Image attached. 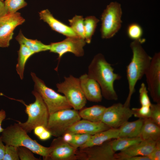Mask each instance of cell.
<instances>
[{
  "label": "cell",
  "mask_w": 160,
  "mask_h": 160,
  "mask_svg": "<svg viewBox=\"0 0 160 160\" xmlns=\"http://www.w3.org/2000/svg\"><path fill=\"white\" fill-rule=\"evenodd\" d=\"M122 11L121 4L112 2L108 5L102 13L100 32L103 39L113 37L121 28Z\"/></svg>",
  "instance_id": "cell-7"
},
{
  "label": "cell",
  "mask_w": 160,
  "mask_h": 160,
  "mask_svg": "<svg viewBox=\"0 0 160 160\" xmlns=\"http://www.w3.org/2000/svg\"><path fill=\"white\" fill-rule=\"evenodd\" d=\"M84 20L82 16L75 15L68 21L74 32L78 36L84 39Z\"/></svg>",
  "instance_id": "cell-27"
},
{
  "label": "cell",
  "mask_w": 160,
  "mask_h": 160,
  "mask_svg": "<svg viewBox=\"0 0 160 160\" xmlns=\"http://www.w3.org/2000/svg\"><path fill=\"white\" fill-rule=\"evenodd\" d=\"M156 141L143 140L118 153H115L116 160H125L127 158L138 156H148L152 151Z\"/></svg>",
  "instance_id": "cell-15"
},
{
  "label": "cell",
  "mask_w": 160,
  "mask_h": 160,
  "mask_svg": "<svg viewBox=\"0 0 160 160\" xmlns=\"http://www.w3.org/2000/svg\"><path fill=\"white\" fill-rule=\"evenodd\" d=\"M119 136V128H111L92 135L87 142L79 148L100 145L108 140L117 138Z\"/></svg>",
  "instance_id": "cell-19"
},
{
  "label": "cell",
  "mask_w": 160,
  "mask_h": 160,
  "mask_svg": "<svg viewBox=\"0 0 160 160\" xmlns=\"http://www.w3.org/2000/svg\"><path fill=\"white\" fill-rule=\"evenodd\" d=\"M20 44H22L27 47L35 54L41 52L49 50L50 45L45 44L37 39L33 40L25 37L21 30L15 38Z\"/></svg>",
  "instance_id": "cell-22"
},
{
  "label": "cell",
  "mask_w": 160,
  "mask_h": 160,
  "mask_svg": "<svg viewBox=\"0 0 160 160\" xmlns=\"http://www.w3.org/2000/svg\"><path fill=\"white\" fill-rule=\"evenodd\" d=\"M63 140L65 142L69 143L72 140L73 134L66 132L64 133L62 136Z\"/></svg>",
  "instance_id": "cell-39"
},
{
  "label": "cell",
  "mask_w": 160,
  "mask_h": 160,
  "mask_svg": "<svg viewBox=\"0 0 160 160\" xmlns=\"http://www.w3.org/2000/svg\"><path fill=\"white\" fill-rule=\"evenodd\" d=\"M99 20L94 16L87 17L84 20V39L86 42L90 44Z\"/></svg>",
  "instance_id": "cell-26"
},
{
  "label": "cell",
  "mask_w": 160,
  "mask_h": 160,
  "mask_svg": "<svg viewBox=\"0 0 160 160\" xmlns=\"http://www.w3.org/2000/svg\"><path fill=\"white\" fill-rule=\"evenodd\" d=\"M5 145L3 144L1 136H0V160H2L4 157Z\"/></svg>",
  "instance_id": "cell-43"
},
{
  "label": "cell",
  "mask_w": 160,
  "mask_h": 160,
  "mask_svg": "<svg viewBox=\"0 0 160 160\" xmlns=\"http://www.w3.org/2000/svg\"><path fill=\"white\" fill-rule=\"evenodd\" d=\"M102 122H94L83 119L78 121L68 129L65 132L86 134L93 135L110 128Z\"/></svg>",
  "instance_id": "cell-17"
},
{
  "label": "cell",
  "mask_w": 160,
  "mask_h": 160,
  "mask_svg": "<svg viewBox=\"0 0 160 160\" xmlns=\"http://www.w3.org/2000/svg\"><path fill=\"white\" fill-rule=\"evenodd\" d=\"M6 117V112L3 109L0 110V133L2 132L4 129L2 127V123Z\"/></svg>",
  "instance_id": "cell-42"
},
{
  "label": "cell",
  "mask_w": 160,
  "mask_h": 160,
  "mask_svg": "<svg viewBox=\"0 0 160 160\" xmlns=\"http://www.w3.org/2000/svg\"><path fill=\"white\" fill-rule=\"evenodd\" d=\"M8 13H13L27 5L25 0H6L4 1Z\"/></svg>",
  "instance_id": "cell-29"
},
{
  "label": "cell",
  "mask_w": 160,
  "mask_h": 160,
  "mask_svg": "<svg viewBox=\"0 0 160 160\" xmlns=\"http://www.w3.org/2000/svg\"><path fill=\"white\" fill-rule=\"evenodd\" d=\"M34 54L25 45L20 44V48L18 51L17 63L16 70L21 80L23 78L25 67L27 60Z\"/></svg>",
  "instance_id": "cell-24"
},
{
  "label": "cell",
  "mask_w": 160,
  "mask_h": 160,
  "mask_svg": "<svg viewBox=\"0 0 160 160\" xmlns=\"http://www.w3.org/2000/svg\"><path fill=\"white\" fill-rule=\"evenodd\" d=\"M25 20L18 12L7 13L0 18V47L5 48L9 45L14 31Z\"/></svg>",
  "instance_id": "cell-12"
},
{
  "label": "cell",
  "mask_w": 160,
  "mask_h": 160,
  "mask_svg": "<svg viewBox=\"0 0 160 160\" xmlns=\"http://www.w3.org/2000/svg\"><path fill=\"white\" fill-rule=\"evenodd\" d=\"M50 146L52 150L46 160H76V148L65 141L62 136L52 140Z\"/></svg>",
  "instance_id": "cell-14"
},
{
  "label": "cell",
  "mask_w": 160,
  "mask_h": 160,
  "mask_svg": "<svg viewBox=\"0 0 160 160\" xmlns=\"http://www.w3.org/2000/svg\"><path fill=\"white\" fill-rule=\"evenodd\" d=\"M150 119L160 127V103L151 104Z\"/></svg>",
  "instance_id": "cell-35"
},
{
  "label": "cell",
  "mask_w": 160,
  "mask_h": 160,
  "mask_svg": "<svg viewBox=\"0 0 160 160\" xmlns=\"http://www.w3.org/2000/svg\"><path fill=\"white\" fill-rule=\"evenodd\" d=\"M125 160H150L148 156H138L126 158Z\"/></svg>",
  "instance_id": "cell-41"
},
{
  "label": "cell",
  "mask_w": 160,
  "mask_h": 160,
  "mask_svg": "<svg viewBox=\"0 0 160 160\" xmlns=\"http://www.w3.org/2000/svg\"><path fill=\"white\" fill-rule=\"evenodd\" d=\"M139 93L140 102L141 106H150L151 103L148 95L147 87L143 83L141 84Z\"/></svg>",
  "instance_id": "cell-33"
},
{
  "label": "cell",
  "mask_w": 160,
  "mask_h": 160,
  "mask_svg": "<svg viewBox=\"0 0 160 160\" xmlns=\"http://www.w3.org/2000/svg\"><path fill=\"white\" fill-rule=\"evenodd\" d=\"M132 115L129 106L119 103L106 108L102 122L110 128H118Z\"/></svg>",
  "instance_id": "cell-9"
},
{
  "label": "cell",
  "mask_w": 160,
  "mask_h": 160,
  "mask_svg": "<svg viewBox=\"0 0 160 160\" xmlns=\"http://www.w3.org/2000/svg\"><path fill=\"white\" fill-rule=\"evenodd\" d=\"M92 135L86 134H73V139L68 143L73 147L78 148L87 142Z\"/></svg>",
  "instance_id": "cell-30"
},
{
  "label": "cell",
  "mask_w": 160,
  "mask_h": 160,
  "mask_svg": "<svg viewBox=\"0 0 160 160\" xmlns=\"http://www.w3.org/2000/svg\"><path fill=\"white\" fill-rule=\"evenodd\" d=\"M52 136L51 133L46 129L38 137L41 140L44 141L49 139Z\"/></svg>",
  "instance_id": "cell-37"
},
{
  "label": "cell",
  "mask_w": 160,
  "mask_h": 160,
  "mask_svg": "<svg viewBox=\"0 0 160 160\" xmlns=\"http://www.w3.org/2000/svg\"><path fill=\"white\" fill-rule=\"evenodd\" d=\"M32 93L35 98L33 103L27 105L22 100H16L25 107V112L28 116L27 120L25 122H17L27 133L31 132L38 126H42L46 128L49 115L47 106L39 94L34 89Z\"/></svg>",
  "instance_id": "cell-4"
},
{
  "label": "cell",
  "mask_w": 160,
  "mask_h": 160,
  "mask_svg": "<svg viewBox=\"0 0 160 160\" xmlns=\"http://www.w3.org/2000/svg\"><path fill=\"white\" fill-rule=\"evenodd\" d=\"M57 92L63 94L72 108L76 110L83 108L87 99L81 89L79 78L72 75L65 77L64 81L57 83Z\"/></svg>",
  "instance_id": "cell-8"
},
{
  "label": "cell",
  "mask_w": 160,
  "mask_h": 160,
  "mask_svg": "<svg viewBox=\"0 0 160 160\" xmlns=\"http://www.w3.org/2000/svg\"><path fill=\"white\" fill-rule=\"evenodd\" d=\"M127 33L129 38L133 41H145V39H142L143 31L141 26L137 23H133L129 24L127 28Z\"/></svg>",
  "instance_id": "cell-28"
},
{
  "label": "cell",
  "mask_w": 160,
  "mask_h": 160,
  "mask_svg": "<svg viewBox=\"0 0 160 160\" xmlns=\"http://www.w3.org/2000/svg\"><path fill=\"white\" fill-rule=\"evenodd\" d=\"M8 13L4 2L0 0V18Z\"/></svg>",
  "instance_id": "cell-40"
},
{
  "label": "cell",
  "mask_w": 160,
  "mask_h": 160,
  "mask_svg": "<svg viewBox=\"0 0 160 160\" xmlns=\"http://www.w3.org/2000/svg\"><path fill=\"white\" fill-rule=\"evenodd\" d=\"M143 140L140 137L133 138L119 137L111 140V145L115 152L123 151Z\"/></svg>",
  "instance_id": "cell-25"
},
{
  "label": "cell",
  "mask_w": 160,
  "mask_h": 160,
  "mask_svg": "<svg viewBox=\"0 0 160 160\" xmlns=\"http://www.w3.org/2000/svg\"><path fill=\"white\" fill-rule=\"evenodd\" d=\"M39 16L40 19L47 23L52 30L66 37L78 36L70 26L55 18L48 9L41 11Z\"/></svg>",
  "instance_id": "cell-18"
},
{
  "label": "cell",
  "mask_w": 160,
  "mask_h": 160,
  "mask_svg": "<svg viewBox=\"0 0 160 160\" xmlns=\"http://www.w3.org/2000/svg\"><path fill=\"white\" fill-rule=\"evenodd\" d=\"M86 43L84 39L79 36L67 37L62 41L51 43L49 50L57 54L59 60L67 52L72 53L76 57H82L84 54L83 48Z\"/></svg>",
  "instance_id": "cell-13"
},
{
  "label": "cell",
  "mask_w": 160,
  "mask_h": 160,
  "mask_svg": "<svg viewBox=\"0 0 160 160\" xmlns=\"http://www.w3.org/2000/svg\"><path fill=\"white\" fill-rule=\"evenodd\" d=\"M139 137L142 140H150L156 141L160 140V127L150 118L144 119Z\"/></svg>",
  "instance_id": "cell-20"
},
{
  "label": "cell",
  "mask_w": 160,
  "mask_h": 160,
  "mask_svg": "<svg viewBox=\"0 0 160 160\" xmlns=\"http://www.w3.org/2000/svg\"><path fill=\"white\" fill-rule=\"evenodd\" d=\"M143 42L133 41L130 44L132 56L127 67V76L129 93L124 104L130 106L132 96L135 91L137 82L145 75L150 64L152 57L145 52L142 44Z\"/></svg>",
  "instance_id": "cell-2"
},
{
  "label": "cell",
  "mask_w": 160,
  "mask_h": 160,
  "mask_svg": "<svg viewBox=\"0 0 160 160\" xmlns=\"http://www.w3.org/2000/svg\"><path fill=\"white\" fill-rule=\"evenodd\" d=\"M106 108L102 105H94L82 108L79 114L83 119L94 122H101Z\"/></svg>",
  "instance_id": "cell-23"
},
{
  "label": "cell",
  "mask_w": 160,
  "mask_h": 160,
  "mask_svg": "<svg viewBox=\"0 0 160 160\" xmlns=\"http://www.w3.org/2000/svg\"><path fill=\"white\" fill-rule=\"evenodd\" d=\"M47 129L42 126L36 127L33 129L34 134L38 137Z\"/></svg>",
  "instance_id": "cell-38"
},
{
  "label": "cell",
  "mask_w": 160,
  "mask_h": 160,
  "mask_svg": "<svg viewBox=\"0 0 160 160\" xmlns=\"http://www.w3.org/2000/svg\"><path fill=\"white\" fill-rule=\"evenodd\" d=\"M1 0V1H3V0Z\"/></svg>",
  "instance_id": "cell-44"
},
{
  "label": "cell",
  "mask_w": 160,
  "mask_h": 160,
  "mask_svg": "<svg viewBox=\"0 0 160 160\" xmlns=\"http://www.w3.org/2000/svg\"><path fill=\"white\" fill-rule=\"evenodd\" d=\"M34 89L40 95L48 108L49 115L60 110L72 108L65 96L48 87L44 82L31 72Z\"/></svg>",
  "instance_id": "cell-5"
},
{
  "label": "cell",
  "mask_w": 160,
  "mask_h": 160,
  "mask_svg": "<svg viewBox=\"0 0 160 160\" xmlns=\"http://www.w3.org/2000/svg\"><path fill=\"white\" fill-rule=\"evenodd\" d=\"M27 133L17 123L11 124L4 129L1 136L5 145L18 148L26 147L33 153L38 154L46 160L52 150V147L44 146L31 138Z\"/></svg>",
  "instance_id": "cell-3"
},
{
  "label": "cell",
  "mask_w": 160,
  "mask_h": 160,
  "mask_svg": "<svg viewBox=\"0 0 160 160\" xmlns=\"http://www.w3.org/2000/svg\"><path fill=\"white\" fill-rule=\"evenodd\" d=\"M111 141L82 149L78 148L76 153L77 160H116V153L112 148Z\"/></svg>",
  "instance_id": "cell-10"
},
{
  "label": "cell",
  "mask_w": 160,
  "mask_h": 160,
  "mask_svg": "<svg viewBox=\"0 0 160 160\" xmlns=\"http://www.w3.org/2000/svg\"><path fill=\"white\" fill-rule=\"evenodd\" d=\"M77 110L71 108L59 110L49 115L46 128L56 137L62 136L69 127L81 119Z\"/></svg>",
  "instance_id": "cell-6"
},
{
  "label": "cell",
  "mask_w": 160,
  "mask_h": 160,
  "mask_svg": "<svg viewBox=\"0 0 160 160\" xmlns=\"http://www.w3.org/2000/svg\"><path fill=\"white\" fill-rule=\"evenodd\" d=\"M132 110L135 117L143 119L150 118V106H141L140 108H133Z\"/></svg>",
  "instance_id": "cell-31"
},
{
  "label": "cell",
  "mask_w": 160,
  "mask_h": 160,
  "mask_svg": "<svg viewBox=\"0 0 160 160\" xmlns=\"http://www.w3.org/2000/svg\"><path fill=\"white\" fill-rule=\"evenodd\" d=\"M79 79L86 99L93 102H101L103 96L100 86L97 81L86 74L81 75Z\"/></svg>",
  "instance_id": "cell-16"
},
{
  "label": "cell",
  "mask_w": 160,
  "mask_h": 160,
  "mask_svg": "<svg viewBox=\"0 0 160 160\" xmlns=\"http://www.w3.org/2000/svg\"><path fill=\"white\" fill-rule=\"evenodd\" d=\"M144 119H139L134 121L125 122L119 127V137L133 138L138 137Z\"/></svg>",
  "instance_id": "cell-21"
},
{
  "label": "cell",
  "mask_w": 160,
  "mask_h": 160,
  "mask_svg": "<svg viewBox=\"0 0 160 160\" xmlns=\"http://www.w3.org/2000/svg\"><path fill=\"white\" fill-rule=\"evenodd\" d=\"M19 160L18 148L5 145L4 153L2 160Z\"/></svg>",
  "instance_id": "cell-32"
},
{
  "label": "cell",
  "mask_w": 160,
  "mask_h": 160,
  "mask_svg": "<svg viewBox=\"0 0 160 160\" xmlns=\"http://www.w3.org/2000/svg\"><path fill=\"white\" fill-rule=\"evenodd\" d=\"M19 158L20 160H40V159L36 157L33 153L28 148L23 146L18 147Z\"/></svg>",
  "instance_id": "cell-34"
},
{
  "label": "cell",
  "mask_w": 160,
  "mask_h": 160,
  "mask_svg": "<svg viewBox=\"0 0 160 160\" xmlns=\"http://www.w3.org/2000/svg\"><path fill=\"white\" fill-rule=\"evenodd\" d=\"M100 85L102 96L106 100H116L118 96L114 87V82L121 76L114 72V68L101 53L96 55L88 67L87 74Z\"/></svg>",
  "instance_id": "cell-1"
},
{
  "label": "cell",
  "mask_w": 160,
  "mask_h": 160,
  "mask_svg": "<svg viewBox=\"0 0 160 160\" xmlns=\"http://www.w3.org/2000/svg\"><path fill=\"white\" fill-rule=\"evenodd\" d=\"M147 89L153 101L160 103V53H155L152 57L145 74Z\"/></svg>",
  "instance_id": "cell-11"
},
{
  "label": "cell",
  "mask_w": 160,
  "mask_h": 160,
  "mask_svg": "<svg viewBox=\"0 0 160 160\" xmlns=\"http://www.w3.org/2000/svg\"><path fill=\"white\" fill-rule=\"evenodd\" d=\"M148 156L150 160H160V140L156 141L154 148Z\"/></svg>",
  "instance_id": "cell-36"
}]
</instances>
